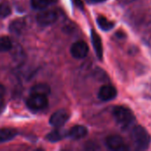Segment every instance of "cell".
<instances>
[{"label": "cell", "mask_w": 151, "mask_h": 151, "mask_svg": "<svg viewBox=\"0 0 151 151\" xmlns=\"http://www.w3.org/2000/svg\"><path fill=\"white\" fill-rule=\"evenodd\" d=\"M134 1H136V0H118V2L121 4H129Z\"/></svg>", "instance_id": "20"}, {"label": "cell", "mask_w": 151, "mask_h": 151, "mask_svg": "<svg viewBox=\"0 0 151 151\" xmlns=\"http://www.w3.org/2000/svg\"><path fill=\"white\" fill-rule=\"evenodd\" d=\"M131 138L136 149L140 150H145L150 147L151 142L150 135L142 126H135L132 128Z\"/></svg>", "instance_id": "1"}, {"label": "cell", "mask_w": 151, "mask_h": 151, "mask_svg": "<svg viewBox=\"0 0 151 151\" xmlns=\"http://www.w3.org/2000/svg\"><path fill=\"white\" fill-rule=\"evenodd\" d=\"M96 21H97L98 27H99L102 30H104V31H109V30L112 29V28L114 27V25H115L114 22L109 20L107 18H105V17H104V16L98 17L97 19H96Z\"/></svg>", "instance_id": "13"}, {"label": "cell", "mask_w": 151, "mask_h": 151, "mask_svg": "<svg viewBox=\"0 0 151 151\" xmlns=\"http://www.w3.org/2000/svg\"><path fill=\"white\" fill-rule=\"evenodd\" d=\"M25 27V22L23 19H16L12 21L10 25V30L12 33L20 34Z\"/></svg>", "instance_id": "16"}, {"label": "cell", "mask_w": 151, "mask_h": 151, "mask_svg": "<svg viewBox=\"0 0 151 151\" xmlns=\"http://www.w3.org/2000/svg\"><path fill=\"white\" fill-rule=\"evenodd\" d=\"M105 145L109 150L113 151H127L129 150L124 140L117 134L108 136L105 140Z\"/></svg>", "instance_id": "4"}, {"label": "cell", "mask_w": 151, "mask_h": 151, "mask_svg": "<svg viewBox=\"0 0 151 151\" xmlns=\"http://www.w3.org/2000/svg\"><path fill=\"white\" fill-rule=\"evenodd\" d=\"M12 13V10L7 4H0V18L4 19Z\"/></svg>", "instance_id": "18"}, {"label": "cell", "mask_w": 151, "mask_h": 151, "mask_svg": "<svg viewBox=\"0 0 151 151\" xmlns=\"http://www.w3.org/2000/svg\"><path fill=\"white\" fill-rule=\"evenodd\" d=\"M112 115L117 122L122 128H127L131 126V124L134 121L135 117L131 109L126 106H116L112 111Z\"/></svg>", "instance_id": "2"}, {"label": "cell", "mask_w": 151, "mask_h": 151, "mask_svg": "<svg viewBox=\"0 0 151 151\" xmlns=\"http://www.w3.org/2000/svg\"><path fill=\"white\" fill-rule=\"evenodd\" d=\"M91 41H92V44H93L94 50L96 51V54L97 58L101 60L104 57L103 42H102V39L100 37V35L95 30L91 31Z\"/></svg>", "instance_id": "9"}, {"label": "cell", "mask_w": 151, "mask_h": 151, "mask_svg": "<svg viewBox=\"0 0 151 151\" xmlns=\"http://www.w3.org/2000/svg\"><path fill=\"white\" fill-rule=\"evenodd\" d=\"M88 134V129L84 126L77 125L73 127L69 132H68V136L73 140H80L84 138Z\"/></svg>", "instance_id": "10"}, {"label": "cell", "mask_w": 151, "mask_h": 151, "mask_svg": "<svg viewBox=\"0 0 151 151\" xmlns=\"http://www.w3.org/2000/svg\"><path fill=\"white\" fill-rule=\"evenodd\" d=\"M5 88H4V85H2L1 83H0V98H2L4 95H5Z\"/></svg>", "instance_id": "19"}, {"label": "cell", "mask_w": 151, "mask_h": 151, "mask_svg": "<svg viewBox=\"0 0 151 151\" xmlns=\"http://www.w3.org/2000/svg\"><path fill=\"white\" fill-rule=\"evenodd\" d=\"M64 137H65V134H64L61 130L57 129V130H54V131H52L51 133H50V134L47 135L46 139H47L48 141H50V142H58V141L62 140Z\"/></svg>", "instance_id": "17"}, {"label": "cell", "mask_w": 151, "mask_h": 151, "mask_svg": "<svg viewBox=\"0 0 151 151\" xmlns=\"http://www.w3.org/2000/svg\"><path fill=\"white\" fill-rule=\"evenodd\" d=\"M48 104L49 101L47 96L30 94V96L27 99V106L34 111L44 110L48 106Z\"/></svg>", "instance_id": "3"}, {"label": "cell", "mask_w": 151, "mask_h": 151, "mask_svg": "<svg viewBox=\"0 0 151 151\" xmlns=\"http://www.w3.org/2000/svg\"><path fill=\"white\" fill-rule=\"evenodd\" d=\"M12 49V40L8 36H0V52H7Z\"/></svg>", "instance_id": "15"}, {"label": "cell", "mask_w": 151, "mask_h": 151, "mask_svg": "<svg viewBox=\"0 0 151 151\" xmlns=\"http://www.w3.org/2000/svg\"><path fill=\"white\" fill-rule=\"evenodd\" d=\"M55 2L56 0H31V4L34 9L43 10Z\"/></svg>", "instance_id": "14"}, {"label": "cell", "mask_w": 151, "mask_h": 151, "mask_svg": "<svg viewBox=\"0 0 151 151\" xmlns=\"http://www.w3.org/2000/svg\"><path fill=\"white\" fill-rule=\"evenodd\" d=\"M91 1H93L95 3H102V2H104L105 0H91Z\"/></svg>", "instance_id": "21"}, {"label": "cell", "mask_w": 151, "mask_h": 151, "mask_svg": "<svg viewBox=\"0 0 151 151\" xmlns=\"http://www.w3.org/2000/svg\"><path fill=\"white\" fill-rule=\"evenodd\" d=\"M69 118H70L69 113L66 111L58 110L51 115L50 119V124L52 127L58 128V127H63L68 121Z\"/></svg>", "instance_id": "7"}, {"label": "cell", "mask_w": 151, "mask_h": 151, "mask_svg": "<svg viewBox=\"0 0 151 151\" xmlns=\"http://www.w3.org/2000/svg\"><path fill=\"white\" fill-rule=\"evenodd\" d=\"M18 132L12 128H3L0 129V143L9 142L16 137Z\"/></svg>", "instance_id": "11"}, {"label": "cell", "mask_w": 151, "mask_h": 151, "mask_svg": "<svg viewBox=\"0 0 151 151\" xmlns=\"http://www.w3.org/2000/svg\"><path fill=\"white\" fill-rule=\"evenodd\" d=\"M88 50L89 49L88 44L83 41H78L74 42L70 49L72 56L76 59H82L86 58L88 54Z\"/></svg>", "instance_id": "6"}, {"label": "cell", "mask_w": 151, "mask_h": 151, "mask_svg": "<svg viewBox=\"0 0 151 151\" xmlns=\"http://www.w3.org/2000/svg\"><path fill=\"white\" fill-rule=\"evenodd\" d=\"M58 13L54 10H44L37 14L36 20L42 26L52 25L58 19Z\"/></svg>", "instance_id": "5"}, {"label": "cell", "mask_w": 151, "mask_h": 151, "mask_svg": "<svg viewBox=\"0 0 151 151\" xmlns=\"http://www.w3.org/2000/svg\"><path fill=\"white\" fill-rule=\"evenodd\" d=\"M117 89L111 85H104L98 92V98L103 102L113 100L117 96Z\"/></svg>", "instance_id": "8"}, {"label": "cell", "mask_w": 151, "mask_h": 151, "mask_svg": "<svg viewBox=\"0 0 151 151\" xmlns=\"http://www.w3.org/2000/svg\"><path fill=\"white\" fill-rule=\"evenodd\" d=\"M50 93V88L46 83H39L35 86H33L30 89V94H35V95H42L47 96Z\"/></svg>", "instance_id": "12"}]
</instances>
